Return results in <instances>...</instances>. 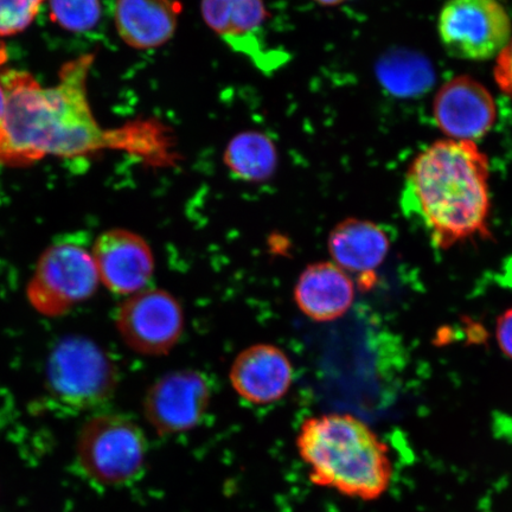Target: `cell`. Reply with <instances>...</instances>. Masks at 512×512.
I'll return each mask as SVG.
<instances>
[{
	"mask_svg": "<svg viewBox=\"0 0 512 512\" xmlns=\"http://www.w3.org/2000/svg\"><path fill=\"white\" fill-rule=\"evenodd\" d=\"M94 60L87 54L64 63L51 87L24 70L0 73L6 94L0 165L28 168L47 157H87L124 146V131L102 127L92 111L88 79Z\"/></svg>",
	"mask_w": 512,
	"mask_h": 512,
	"instance_id": "cell-1",
	"label": "cell"
},
{
	"mask_svg": "<svg viewBox=\"0 0 512 512\" xmlns=\"http://www.w3.org/2000/svg\"><path fill=\"white\" fill-rule=\"evenodd\" d=\"M402 206L441 251L490 239V160L475 142L441 139L409 165Z\"/></svg>",
	"mask_w": 512,
	"mask_h": 512,
	"instance_id": "cell-2",
	"label": "cell"
},
{
	"mask_svg": "<svg viewBox=\"0 0 512 512\" xmlns=\"http://www.w3.org/2000/svg\"><path fill=\"white\" fill-rule=\"evenodd\" d=\"M297 450L312 484L370 502L381 498L393 479L389 447L355 415L329 413L304 421Z\"/></svg>",
	"mask_w": 512,
	"mask_h": 512,
	"instance_id": "cell-3",
	"label": "cell"
},
{
	"mask_svg": "<svg viewBox=\"0 0 512 512\" xmlns=\"http://www.w3.org/2000/svg\"><path fill=\"white\" fill-rule=\"evenodd\" d=\"M48 390L57 403L74 412L106 405L118 386V369L98 344L86 337L69 336L49 357Z\"/></svg>",
	"mask_w": 512,
	"mask_h": 512,
	"instance_id": "cell-4",
	"label": "cell"
},
{
	"mask_svg": "<svg viewBox=\"0 0 512 512\" xmlns=\"http://www.w3.org/2000/svg\"><path fill=\"white\" fill-rule=\"evenodd\" d=\"M79 464L94 482L120 486L143 471L147 444L144 432L123 414L106 413L89 419L76 445Z\"/></svg>",
	"mask_w": 512,
	"mask_h": 512,
	"instance_id": "cell-5",
	"label": "cell"
},
{
	"mask_svg": "<svg viewBox=\"0 0 512 512\" xmlns=\"http://www.w3.org/2000/svg\"><path fill=\"white\" fill-rule=\"evenodd\" d=\"M100 284L93 254L76 241L44 251L28 286L29 302L44 316L59 317L91 298Z\"/></svg>",
	"mask_w": 512,
	"mask_h": 512,
	"instance_id": "cell-6",
	"label": "cell"
},
{
	"mask_svg": "<svg viewBox=\"0 0 512 512\" xmlns=\"http://www.w3.org/2000/svg\"><path fill=\"white\" fill-rule=\"evenodd\" d=\"M438 34L456 59H496L512 35L509 12L499 0H447L440 10Z\"/></svg>",
	"mask_w": 512,
	"mask_h": 512,
	"instance_id": "cell-7",
	"label": "cell"
},
{
	"mask_svg": "<svg viewBox=\"0 0 512 512\" xmlns=\"http://www.w3.org/2000/svg\"><path fill=\"white\" fill-rule=\"evenodd\" d=\"M115 325L128 348L145 356H163L181 339L184 313L171 293L144 288L120 305Z\"/></svg>",
	"mask_w": 512,
	"mask_h": 512,
	"instance_id": "cell-8",
	"label": "cell"
},
{
	"mask_svg": "<svg viewBox=\"0 0 512 512\" xmlns=\"http://www.w3.org/2000/svg\"><path fill=\"white\" fill-rule=\"evenodd\" d=\"M211 387L197 370H177L160 377L147 390L143 402L147 422L160 435L192 430L207 413Z\"/></svg>",
	"mask_w": 512,
	"mask_h": 512,
	"instance_id": "cell-9",
	"label": "cell"
},
{
	"mask_svg": "<svg viewBox=\"0 0 512 512\" xmlns=\"http://www.w3.org/2000/svg\"><path fill=\"white\" fill-rule=\"evenodd\" d=\"M432 111L435 125L446 139L466 142L484 138L497 120L494 96L469 75L446 81L434 96Z\"/></svg>",
	"mask_w": 512,
	"mask_h": 512,
	"instance_id": "cell-10",
	"label": "cell"
},
{
	"mask_svg": "<svg viewBox=\"0 0 512 512\" xmlns=\"http://www.w3.org/2000/svg\"><path fill=\"white\" fill-rule=\"evenodd\" d=\"M92 254L100 283L120 296L144 290L155 271L149 243L131 230L117 228L102 233Z\"/></svg>",
	"mask_w": 512,
	"mask_h": 512,
	"instance_id": "cell-11",
	"label": "cell"
},
{
	"mask_svg": "<svg viewBox=\"0 0 512 512\" xmlns=\"http://www.w3.org/2000/svg\"><path fill=\"white\" fill-rule=\"evenodd\" d=\"M392 247L387 230L373 221L348 217L332 228L328 249L331 261L355 275L362 290L375 285L377 268L383 265Z\"/></svg>",
	"mask_w": 512,
	"mask_h": 512,
	"instance_id": "cell-12",
	"label": "cell"
},
{
	"mask_svg": "<svg viewBox=\"0 0 512 512\" xmlns=\"http://www.w3.org/2000/svg\"><path fill=\"white\" fill-rule=\"evenodd\" d=\"M293 377L290 358L272 344H255L241 351L229 371L235 392L254 405H271L283 399Z\"/></svg>",
	"mask_w": 512,
	"mask_h": 512,
	"instance_id": "cell-13",
	"label": "cell"
},
{
	"mask_svg": "<svg viewBox=\"0 0 512 512\" xmlns=\"http://www.w3.org/2000/svg\"><path fill=\"white\" fill-rule=\"evenodd\" d=\"M355 285L351 275L335 262H315L299 275L294 302L303 315L315 322H335L347 315L354 304Z\"/></svg>",
	"mask_w": 512,
	"mask_h": 512,
	"instance_id": "cell-14",
	"label": "cell"
},
{
	"mask_svg": "<svg viewBox=\"0 0 512 512\" xmlns=\"http://www.w3.org/2000/svg\"><path fill=\"white\" fill-rule=\"evenodd\" d=\"M181 12L177 0H117L114 25L126 46L152 50L174 38Z\"/></svg>",
	"mask_w": 512,
	"mask_h": 512,
	"instance_id": "cell-15",
	"label": "cell"
},
{
	"mask_svg": "<svg viewBox=\"0 0 512 512\" xmlns=\"http://www.w3.org/2000/svg\"><path fill=\"white\" fill-rule=\"evenodd\" d=\"M201 16L230 48L255 57L259 35L267 22L264 0H201Z\"/></svg>",
	"mask_w": 512,
	"mask_h": 512,
	"instance_id": "cell-16",
	"label": "cell"
},
{
	"mask_svg": "<svg viewBox=\"0 0 512 512\" xmlns=\"http://www.w3.org/2000/svg\"><path fill=\"white\" fill-rule=\"evenodd\" d=\"M278 150L267 134L245 131L229 140L223 153V163L230 174L248 183L271 179L278 168Z\"/></svg>",
	"mask_w": 512,
	"mask_h": 512,
	"instance_id": "cell-17",
	"label": "cell"
},
{
	"mask_svg": "<svg viewBox=\"0 0 512 512\" xmlns=\"http://www.w3.org/2000/svg\"><path fill=\"white\" fill-rule=\"evenodd\" d=\"M50 17L60 28L86 32L101 19L100 0H49Z\"/></svg>",
	"mask_w": 512,
	"mask_h": 512,
	"instance_id": "cell-18",
	"label": "cell"
},
{
	"mask_svg": "<svg viewBox=\"0 0 512 512\" xmlns=\"http://www.w3.org/2000/svg\"><path fill=\"white\" fill-rule=\"evenodd\" d=\"M46 0H0V37L21 34L34 23Z\"/></svg>",
	"mask_w": 512,
	"mask_h": 512,
	"instance_id": "cell-19",
	"label": "cell"
},
{
	"mask_svg": "<svg viewBox=\"0 0 512 512\" xmlns=\"http://www.w3.org/2000/svg\"><path fill=\"white\" fill-rule=\"evenodd\" d=\"M494 78L501 92L512 99V35L507 46L496 57Z\"/></svg>",
	"mask_w": 512,
	"mask_h": 512,
	"instance_id": "cell-20",
	"label": "cell"
},
{
	"mask_svg": "<svg viewBox=\"0 0 512 512\" xmlns=\"http://www.w3.org/2000/svg\"><path fill=\"white\" fill-rule=\"evenodd\" d=\"M496 339L499 350L512 361V306L497 318Z\"/></svg>",
	"mask_w": 512,
	"mask_h": 512,
	"instance_id": "cell-21",
	"label": "cell"
},
{
	"mask_svg": "<svg viewBox=\"0 0 512 512\" xmlns=\"http://www.w3.org/2000/svg\"><path fill=\"white\" fill-rule=\"evenodd\" d=\"M6 112V94L0 83V125H2Z\"/></svg>",
	"mask_w": 512,
	"mask_h": 512,
	"instance_id": "cell-22",
	"label": "cell"
},
{
	"mask_svg": "<svg viewBox=\"0 0 512 512\" xmlns=\"http://www.w3.org/2000/svg\"><path fill=\"white\" fill-rule=\"evenodd\" d=\"M313 2L320 6H325V8H334V6L351 2V0H313Z\"/></svg>",
	"mask_w": 512,
	"mask_h": 512,
	"instance_id": "cell-23",
	"label": "cell"
}]
</instances>
